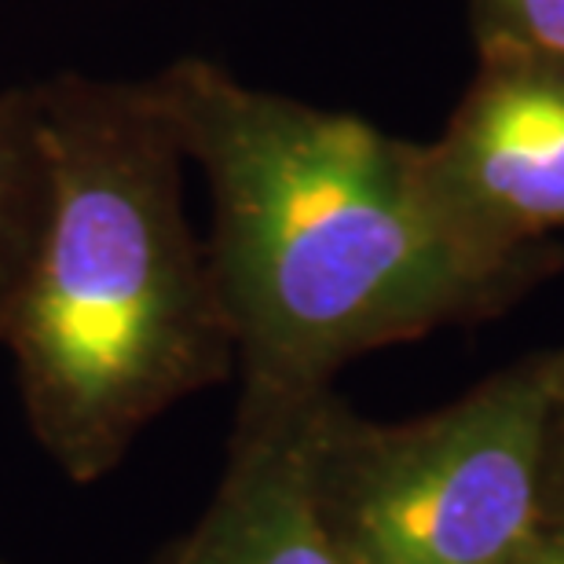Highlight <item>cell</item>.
<instances>
[{"label": "cell", "mask_w": 564, "mask_h": 564, "mask_svg": "<svg viewBox=\"0 0 564 564\" xmlns=\"http://www.w3.org/2000/svg\"><path fill=\"white\" fill-rule=\"evenodd\" d=\"M213 198L206 261L235 345L239 400H312L348 364L510 312L561 246L491 257L425 184L422 143L176 59L151 77Z\"/></svg>", "instance_id": "obj_1"}, {"label": "cell", "mask_w": 564, "mask_h": 564, "mask_svg": "<svg viewBox=\"0 0 564 564\" xmlns=\"http://www.w3.org/2000/svg\"><path fill=\"white\" fill-rule=\"evenodd\" d=\"M52 209V158L41 85L0 93V341L37 264Z\"/></svg>", "instance_id": "obj_6"}, {"label": "cell", "mask_w": 564, "mask_h": 564, "mask_svg": "<svg viewBox=\"0 0 564 564\" xmlns=\"http://www.w3.org/2000/svg\"><path fill=\"white\" fill-rule=\"evenodd\" d=\"M550 477L564 484V370H561V386H557V414H554V466Z\"/></svg>", "instance_id": "obj_9"}, {"label": "cell", "mask_w": 564, "mask_h": 564, "mask_svg": "<svg viewBox=\"0 0 564 564\" xmlns=\"http://www.w3.org/2000/svg\"><path fill=\"white\" fill-rule=\"evenodd\" d=\"M0 564H4V561H0Z\"/></svg>", "instance_id": "obj_10"}, {"label": "cell", "mask_w": 564, "mask_h": 564, "mask_svg": "<svg viewBox=\"0 0 564 564\" xmlns=\"http://www.w3.org/2000/svg\"><path fill=\"white\" fill-rule=\"evenodd\" d=\"M312 400H239L217 491L158 564H345L304 477Z\"/></svg>", "instance_id": "obj_5"}, {"label": "cell", "mask_w": 564, "mask_h": 564, "mask_svg": "<svg viewBox=\"0 0 564 564\" xmlns=\"http://www.w3.org/2000/svg\"><path fill=\"white\" fill-rule=\"evenodd\" d=\"M41 107L52 209L4 345L44 455L96 484L154 419L220 386L235 345L154 85L59 74Z\"/></svg>", "instance_id": "obj_2"}, {"label": "cell", "mask_w": 564, "mask_h": 564, "mask_svg": "<svg viewBox=\"0 0 564 564\" xmlns=\"http://www.w3.org/2000/svg\"><path fill=\"white\" fill-rule=\"evenodd\" d=\"M564 348L528 352L408 422L337 392L304 414V477L345 564H506L546 510Z\"/></svg>", "instance_id": "obj_3"}, {"label": "cell", "mask_w": 564, "mask_h": 564, "mask_svg": "<svg viewBox=\"0 0 564 564\" xmlns=\"http://www.w3.org/2000/svg\"><path fill=\"white\" fill-rule=\"evenodd\" d=\"M444 132L422 143L444 220L491 257H521L564 231V55L477 52Z\"/></svg>", "instance_id": "obj_4"}, {"label": "cell", "mask_w": 564, "mask_h": 564, "mask_svg": "<svg viewBox=\"0 0 564 564\" xmlns=\"http://www.w3.org/2000/svg\"><path fill=\"white\" fill-rule=\"evenodd\" d=\"M469 30L477 52L564 55V0H469Z\"/></svg>", "instance_id": "obj_7"}, {"label": "cell", "mask_w": 564, "mask_h": 564, "mask_svg": "<svg viewBox=\"0 0 564 564\" xmlns=\"http://www.w3.org/2000/svg\"><path fill=\"white\" fill-rule=\"evenodd\" d=\"M506 564H564V484L550 477L546 510L539 517L535 532Z\"/></svg>", "instance_id": "obj_8"}]
</instances>
